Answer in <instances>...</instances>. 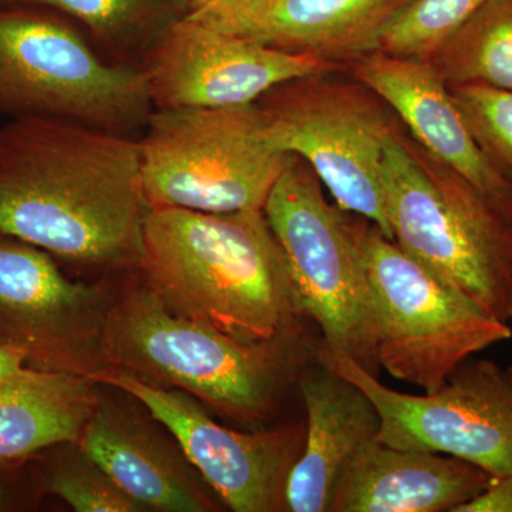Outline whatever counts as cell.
Returning <instances> with one entry per match:
<instances>
[{"label":"cell","instance_id":"cell-11","mask_svg":"<svg viewBox=\"0 0 512 512\" xmlns=\"http://www.w3.org/2000/svg\"><path fill=\"white\" fill-rule=\"evenodd\" d=\"M93 379L143 403L232 511L285 510L286 481L305 446V424L241 433L212 420L191 394L158 386L128 370L99 373Z\"/></svg>","mask_w":512,"mask_h":512},{"label":"cell","instance_id":"cell-26","mask_svg":"<svg viewBox=\"0 0 512 512\" xmlns=\"http://www.w3.org/2000/svg\"><path fill=\"white\" fill-rule=\"evenodd\" d=\"M26 367L28 360L22 353L0 343V384L19 375Z\"/></svg>","mask_w":512,"mask_h":512},{"label":"cell","instance_id":"cell-9","mask_svg":"<svg viewBox=\"0 0 512 512\" xmlns=\"http://www.w3.org/2000/svg\"><path fill=\"white\" fill-rule=\"evenodd\" d=\"M144 70L101 62L56 20L0 13V113L50 117L123 134L153 114Z\"/></svg>","mask_w":512,"mask_h":512},{"label":"cell","instance_id":"cell-17","mask_svg":"<svg viewBox=\"0 0 512 512\" xmlns=\"http://www.w3.org/2000/svg\"><path fill=\"white\" fill-rule=\"evenodd\" d=\"M493 478L461 458L375 440L340 474L329 512H458Z\"/></svg>","mask_w":512,"mask_h":512},{"label":"cell","instance_id":"cell-25","mask_svg":"<svg viewBox=\"0 0 512 512\" xmlns=\"http://www.w3.org/2000/svg\"><path fill=\"white\" fill-rule=\"evenodd\" d=\"M458 512H512V473L493 478L483 493Z\"/></svg>","mask_w":512,"mask_h":512},{"label":"cell","instance_id":"cell-2","mask_svg":"<svg viewBox=\"0 0 512 512\" xmlns=\"http://www.w3.org/2000/svg\"><path fill=\"white\" fill-rule=\"evenodd\" d=\"M140 264L171 311L244 342L299 335L309 319L264 210L150 208Z\"/></svg>","mask_w":512,"mask_h":512},{"label":"cell","instance_id":"cell-1","mask_svg":"<svg viewBox=\"0 0 512 512\" xmlns=\"http://www.w3.org/2000/svg\"><path fill=\"white\" fill-rule=\"evenodd\" d=\"M140 141L50 117L0 128V234L84 264H140Z\"/></svg>","mask_w":512,"mask_h":512},{"label":"cell","instance_id":"cell-8","mask_svg":"<svg viewBox=\"0 0 512 512\" xmlns=\"http://www.w3.org/2000/svg\"><path fill=\"white\" fill-rule=\"evenodd\" d=\"M303 309L322 338L379 373L359 215L330 204L311 167L292 156L264 207Z\"/></svg>","mask_w":512,"mask_h":512},{"label":"cell","instance_id":"cell-12","mask_svg":"<svg viewBox=\"0 0 512 512\" xmlns=\"http://www.w3.org/2000/svg\"><path fill=\"white\" fill-rule=\"evenodd\" d=\"M340 69L319 57L261 45L187 16L151 49L144 72L151 100L161 110L247 106L289 80Z\"/></svg>","mask_w":512,"mask_h":512},{"label":"cell","instance_id":"cell-6","mask_svg":"<svg viewBox=\"0 0 512 512\" xmlns=\"http://www.w3.org/2000/svg\"><path fill=\"white\" fill-rule=\"evenodd\" d=\"M359 237L376 359L394 379L436 392L468 359L512 338L510 323L488 315L362 217Z\"/></svg>","mask_w":512,"mask_h":512},{"label":"cell","instance_id":"cell-5","mask_svg":"<svg viewBox=\"0 0 512 512\" xmlns=\"http://www.w3.org/2000/svg\"><path fill=\"white\" fill-rule=\"evenodd\" d=\"M150 208L264 210L293 154L272 146L258 104L161 109L140 141Z\"/></svg>","mask_w":512,"mask_h":512},{"label":"cell","instance_id":"cell-4","mask_svg":"<svg viewBox=\"0 0 512 512\" xmlns=\"http://www.w3.org/2000/svg\"><path fill=\"white\" fill-rule=\"evenodd\" d=\"M393 241L501 322L512 320V220L394 127L383 158Z\"/></svg>","mask_w":512,"mask_h":512},{"label":"cell","instance_id":"cell-14","mask_svg":"<svg viewBox=\"0 0 512 512\" xmlns=\"http://www.w3.org/2000/svg\"><path fill=\"white\" fill-rule=\"evenodd\" d=\"M412 0H229L191 12L221 32L285 52L346 64L379 50L383 33Z\"/></svg>","mask_w":512,"mask_h":512},{"label":"cell","instance_id":"cell-28","mask_svg":"<svg viewBox=\"0 0 512 512\" xmlns=\"http://www.w3.org/2000/svg\"><path fill=\"white\" fill-rule=\"evenodd\" d=\"M0 501H2V491H0Z\"/></svg>","mask_w":512,"mask_h":512},{"label":"cell","instance_id":"cell-3","mask_svg":"<svg viewBox=\"0 0 512 512\" xmlns=\"http://www.w3.org/2000/svg\"><path fill=\"white\" fill-rule=\"evenodd\" d=\"M106 345L128 372L178 387L232 419L255 421L298 380L318 342L312 345L302 333L244 342L171 311L148 286L130 293L111 315Z\"/></svg>","mask_w":512,"mask_h":512},{"label":"cell","instance_id":"cell-10","mask_svg":"<svg viewBox=\"0 0 512 512\" xmlns=\"http://www.w3.org/2000/svg\"><path fill=\"white\" fill-rule=\"evenodd\" d=\"M316 357L372 399L380 416V443L461 458L494 478L512 473L511 370L471 357L439 390L414 396L384 386L322 338Z\"/></svg>","mask_w":512,"mask_h":512},{"label":"cell","instance_id":"cell-23","mask_svg":"<svg viewBox=\"0 0 512 512\" xmlns=\"http://www.w3.org/2000/svg\"><path fill=\"white\" fill-rule=\"evenodd\" d=\"M481 153L512 192V92L485 84L448 86Z\"/></svg>","mask_w":512,"mask_h":512},{"label":"cell","instance_id":"cell-15","mask_svg":"<svg viewBox=\"0 0 512 512\" xmlns=\"http://www.w3.org/2000/svg\"><path fill=\"white\" fill-rule=\"evenodd\" d=\"M346 72L396 114L431 157L467 180L512 220V192L485 160L464 123L450 89L429 60L367 53Z\"/></svg>","mask_w":512,"mask_h":512},{"label":"cell","instance_id":"cell-19","mask_svg":"<svg viewBox=\"0 0 512 512\" xmlns=\"http://www.w3.org/2000/svg\"><path fill=\"white\" fill-rule=\"evenodd\" d=\"M97 406L86 377L73 370L26 367L0 384V461L79 440Z\"/></svg>","mask_w":512,"mask_h":512},{"label":"cell","instance_id":"cell-22","mask_svg":"<svg viewBox=\"0 0 512 512\" xmlns=\"http://www.w3.org/2000/svg\"><path fill=\"white\" fill-rule=\"evenodd\" d=\"M487 0H412L383 33L379 50L429 60Z\"/></svg>","mask_w":512,"mask_h":512},{"label":"cell","instance_id":"cell-18","mask_svg":"<svg viewBox=\"0 0 512 512\" xmlns=\"http://www.w3.org/2000/svg\"><path fill=\"white\" fill-rule=\"evenodd\" d=\"M84 456L141 507L167 512L212 510L191 474L143 427L97 406L79 439Z\"/></svg>","mask_w":512,"mask_h":512},{"label":"cell","instance_id":"cell-21","mask_svg":"<svg viewBox=\"0 0 512 512\" xmlns=\"http://www.w3.org/2000/svg\"><path fill=\"white\" fill-rule=\"evenodd\" d=\"M50 6L82 20L117 49H153L175 23L187 18L190 0H5ZM191 12V8H190Z\"/></svg>","mask_w":512,"mask_h":512},{"label":"cell","instance_id":"cell-27","mask_svg":"<svg viewBox=\"0 0 512 512\" xmlns=\"http://www.w3.org/2000/svg\"><path fill=\"white\" fill-rule=\"evenodd\" d=\"M227 2L229 0H190V8L191 12H198V10L214 8V6Z\"/></svg>","mask_w":512,"mask_h":512},{"label":"cell","instance_id":"cell-7","mask_svg":"<svg viewBox=\"0 0 512 512\" xmlns=\"http://www.w3.org/2000/svg\"><path fill=\"white\" fill-rule=\"evenodd\" d=\"M276 150L301 158L343 211L392 239L383 192V158L396 127L390 109L345 69L309 74L258 101Z\"/></svg>","mask_w":512,"mask_h":512},{"label":"cell","instance_id":"cell-20","mask_svg":"<svg viewBox=\"0 0 512 512\" xmlns=\"http://www.w3.org/2000/svg\"><path fill=\"white\" fill-rule=\"evenodd\" d=\"M429 62L447 86L478 83L512 92V0H487Z\"/></svg>","mask_w":512,"mask_h":512},{"label":"cell","instance_id":"cell-16","mask_svg":"<svg viewBox=\"0 0 512 512\" xmlns=\"http://www.w3.org/2000/svg\"><path fill=\"white\" fill-rule=\"evenodd\" d=\"M298 386L306 409L305 446L286 481L285 510L329 512L340 474L379 437L380 416L357 384L316 356L303 366Z\"/></svg>","mask_w":512,"mask_h":512},{"label":"cell","instance_id":"cell-13","mask_svg":"<svg viewBox=\"0 0 512 512\" xmlns=\"http://www.w3.org/2000/svg\"><path fill=\"white\" fill-rule=\"evenodd\" d=\"M100 293L70 282L43 249L0 239V343L43 369L67 370L77 338L103 320Z\"/></svg>","mask_w":512,"mask_h":512},{"label":"cell","instance_id":"cell-24","mask_svg":"<svg viewBox=\"0 0 512 512\" xmlns=\"http://www.w3.org/2000/svg\"><path fill=\"white\" fill-rule=\"evenodd\" d=\"M86 457V456H84ZM46 490L77 512H133L141 505L131 500L92 460L67 464L47 476Z\"/></svg>","mask_w":512,"mask_h":512}]
</instances>
